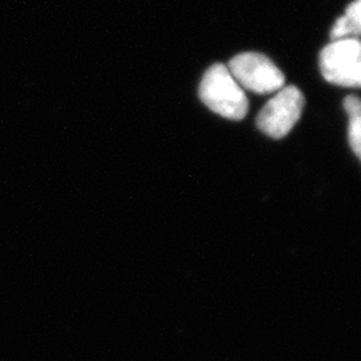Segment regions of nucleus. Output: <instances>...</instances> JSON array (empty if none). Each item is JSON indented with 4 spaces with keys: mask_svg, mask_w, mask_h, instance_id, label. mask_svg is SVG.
Here are the masks:
<instances>
[{
    "mask_svg": "<svg viewBox=\"0 0 361 361\" xmlns=\"http://www.w3.org/2000/svg\"><path fill=\"white\" fill-rule=\"evenodd\" d=\"M200 98L213 113L232 121L244 119L249 110L245 91L222 63L207 68L200 83Z\"/></svg>",
    "mask_w": 361,
    "mask_h": 361,
    "instance_id": "f257e3e1",
    "label": "nucleus"
},
{
    "mask_svg": "<svg viewBox=\"0 0 361 361\" xmlns=\"http://www.w3.org/2000/svg\"><path fill=\"white\" fill-rule=\"evenodd\" d=\"M324 79L341 87H359L361 83V44L357 38L340 39L320 52Z\"/></svg>",
    "mask_w": 361,
    "mask_h": 361,
    "instance_id": "f03ea898",
    "label": "nucleus"
},
{
    "mask_svg": "<svg viewBox=\"0 0 361 361\" xmlns=\"http://www.w3.org/2000/svg\"><path fill=\"white\" fill-rule=\"evenodd\" d=\"M226 67L243 89L256 94H271L284 87V74L268 56L262 54H238L231 59Z\"/></svg>",
    "mask_w": 361,
    "mask_h": 361,
    "instance_id": "7ed1b4c3",
    "label": "nucleus"
},
{
    "mask_svg": "<svg viewBox=\"0 0 361 361\" xmlns=\"http://www.w3.org/2000/svg\"><path fill=\"white\" fill-rule=\"evenodd\" d=\"M305 98L295 86H286L265 104L257 116V128L265 135L281 140L295 128L302 109Z\"/></svg>",
    "mask_w": 361,
    "mask_h": 361,
    "instance_id": "20e7f679",
    "label": "nucleus"
},
{
    "mask_svg": "<svg viewBox=\"0 0 361 361\" xmlns=\"http://www.w3.org/2000/svg\"><path fill=\"white\" fill-rule=\"evenodd\" d=\"M359 27L355 26L345 15L337 18L335 25L332 27L331 31V38L332 40H340V39H347L348 37H355L357 38L360 35Z\"/></svg>",
    "mask_w": 361,
    "mask_h": 361,
    "instance_id": "39448f33",
    "label": "nucleus"
},
{
    "mask_svg": "<svg viewBox=\"0 0 361 361\" xmlns=\"http://www.w3.org/2000/svg\"><path fill=\"white\" fill-rule=\"evenodd\" d=\"M348 137L350 147L357 158L361 157V114L349 116Z\"/></svg>",
    "mask_w": 361,
    "mask_h": 361,
    "instance_id": "423d86ee",
    "label": "nucleus"
},
{
    "mask_svg": "<svg viewBox=\"0 0 361 361\" xmlns=\"http://www.w3.org/2000/svg\"><path fill=\"white\" fill-rule=\"evenodd\" d=\"M344 15L355 26L361 28V0H355L353 3H350Z\"/></svg>",
    "mask_w": 361,
    "mask_h": 361,
    "instance_id": "0eeeda50",
    "label": "nucleus"
},
{
    "mask_svg": "<svg viewBox=\"0 0 361 361\" xmlns=\"http://www.w3.org/2000/svg\"><path fill=\"white\" fill-rule=\"evenodd\" d=\"M344 109L348 116L361 114L360 99L356 95H348L344 99Z\"/></svg>",
    "mask_w": 361,
    "mask_h": 361,
    "instance_id": "6e6552de",
    "label": "nucleus"
}]
</instances>
